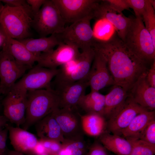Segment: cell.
<instances>
[{"mask_svg": "<svg viewBox=\"0 0 155 155\" xmlns=\"http://www.w3.org/2000/svg\"><path fill=\"white\" fill-rule=\"evenodd\" d=\"M129 95L128 92L116 85L105 95V105L102 116L108 119L123 105Z\"/></svg>", "mask_w": 155, "mask_h": 155, "instance_id": "7402d4cb", "label": "cell"}, {"mask_svg": "<svg viewBox=\"0 0 155 155\" xmlns=\"http://www.w3.org/2000/svg\"><path fill=\"white\" fill-rule=\"evenodd\" d=\"M92 46L105 60L115 85L128 92L149 69L148 65L134 54L117 33L107 41L96 39Z\"/></svg>", "mask_w": 155, "mask_h": 155, "instance_id": "6da1fadb", "label": "cell"}, {"mask_svg": "<svg viewBox=\"0 0 155 155\" xmlns=\"http://www.w3.org/2000/svg\"><path fill=\"white\" fill-rule=\"evenodd\" d=\"M46 152L42 143L39 141L38 142L33 149L31 155H38Z\"/></svg>", "mask_w": 155, "mask_h": 155, "instance_id": "b9f144b4", "label": "cell"}, {"mask_svg": "<svg viewBox=\"0 0 155 155\" xmlns=\"http://www.w3.org/2000/svg\"><path fill=\"white\" fill-rule=\"evenodd\" d=\"M38 155H54L53 154L50 153H49L47 152H44V153H43L42 154Z\"/></svg>", "mask_w": 155, "mask_h": 155, "instance_id": "c3c4849f", "label": "cell"}, {"mask_svg": "<svg viewBox=\"0 0 155 155\" xmlns=\"http://www.w3.org/2000/svg\"><path fill=\"white\" fill-rule=\"evenodd\" d=\"M126 139V138H125ZM130 143L131 149L129 155H154L155 145L140 139L126 138Z\"/></svg>", "mask_w": 155, "mask_h": 155, "instance_id": "f1b7e54d", "label": "cell"}, {"mask_svg": "<svg viewBox=\"0 0 155 155\" xmlns=\"http://www.w3.org/2000/svg\"><path fill=\"white\" fill-rule=\"evenodd\" d=\"M80 116L83 130L87 134L95 137L105 132L107 123L103 116L96 113H87Z\"/></svg>", "mask_w": 155, "mask_h": 155, "instance_id": "d4e9b609", "label": "cell"}, {"mask_svg": "<svg viewBox=\"0 0 155 155\" xmlns=\"http://www.w3.org/2000/svg\"><path fill=\"white\" fill-rule=\"evenodd\" d=\"M146 79L151 86L155 88V61L151 65L147 72Z\"/></svg>", "mask_w": 155, "mask_h": 155, "instance_id": "f35d334b", "label": "cell"}, {"mask_svg": "<svg viewBox=\"0 0 155 155\" xmlns=\"http://www.w3.org/2000/svg\"><path fill=\"white\" fill-rule=\"evenodd\" d=\"M92 16H89L65 27L61 33L57 34L61 42L82 50L92 46L96 39L90 24Z\"/></svg>", "mask_w": 155, "mask_h": 155, "instance_id": "8992f818", "label": "cell"}, {"mask_svg": "<svg viewBox=\"0 0 155 155\" xmlns=\"http://www.w3.org/2000/svg\"><path fill=\"white\" fill-rule=\"evenodd\" d=\"M10 143L16 151L31 155L32 151L39 141L33 134L19 127L7 125Z\"/></svg>", "mask_w": 155, "mask_h": 155, "instance_id": "ac0fdd59", "label": "cell"}, {"mask_svg": "<svg viewBox=\"0 0 155 155\" xmlns=\"http://www.w3.org/2000/svg\"><path fill=\"white\" fill-rule=\"evenodd\" d=\"M149 2L151 5L153 7L155 10V0H148Z\"/></svg>", "mask_w": 155, "mask_h": 155, "instance_id": "bcb514c9", "label": "cell"}, {"mask_svg": "<svg viewBox=\"0 0 155 155\" xmlns=\"http://www.w3.org/2000/svg\"><path fill=\"white\" fill-rule=\"evenodd\" d=\"M155 111L146 110L137 115L122 132L125 138L140 139L146 127L155 118Z\"/></svg>", "mask_w": 155, "mask_h": 155, "instance_id": "603a6c76", "label": "cell"}, {"mask_svg": "<svg viewBox=\"0 0 155 155\" xmlns=\"http://www.w3.org/2000/svg\"><path fill=\"white\" fill-rule=\"evenodd\" d=\"M95 53L93 46L82 50L77 57V63L73 69L69 73L63 77H55V84L72 83L86 78Z\"/></svg>", "mask_w": 155, "mask_h": 155, "instance_id": "2e32d148", "label": "cell"}, {"mask_svg": "<svg viewBox=\"0 0 155 155\" xmlns=\"http://www.w3.org/2000/svg\"><path fill=\"white\" fill-rule=\"evenodd\" d=\"M7 38L6 34L0 25V47L3 46Z\"/></svg>", "mask_w": 155, "mask_h": 155, "instance_id": "ee69618b", "label": "cell"}, {"mask_svg": "<svg viewBox=\"0 0 155 155\" xmlns=\"http://www.w3.org/2000/svg\"><path fill=\"white\" fill-rule=\"evenodd\" d=\"M95 38L98 40L106 41L110 39L115 33L113 25L105 19L98 20L93 30Z\"/></svg>", "mask_w": 155, "mask_h": 155, "instance_id": "83f0119b", "label": "cell"}, {"mask_svg": "<svg viewBox=\"0 0 155 155\" xmlns=\"http://www.w3.org/2000/svg\"><path fill=\"white\" fill-rule=\"evenodd\" d=\"M27 92L22 89H12L3 101V115L18 127L22 125L25 122Z\"/></svg>", "mask_w": 155, "mask_h": 155, "instance_id": "ba28073f", "label": "cell"}, {"mask_svg": "<svg viewBox=\"0 0 155 155\" xmlns=\"http://www.w3.org/2000/svg\"><path fill=\"white\" fill-rule=\"evenodd\" d=\"M80 53L76 47L61 42L55 49L49 53H41L37 65L49 69H57L76 58Z\"/></svg>", "mask_w": 155, "mask_h": 155, "instance_id": "5bb4252c", "label": "cell"}, {"mask_svg": "<svg viewBox=\"0 0 155 155\" xmlns=\"http://www.w3.org/2000/svg\"><path fill=\"white\" fill-rule=\"evenodd\" d=\"M105 101V95L99 91H91L81 98L78 106L87 113H96L102 116Z\"/></svg>", "mask_w": 155, "mask_h": 155, "instance_id": "484cf974", "label": "cell"}, {"mask_svg": "<svg viewBox=\"0 0 155 155\" xmlns=\"http://www.w3.org/2000/svg\"><path fill=\"white\" fill-rule=\"evenodd\" d=\"M65 23H72L89 16L93 13L96 0H52Z\"/></svg>", "mask_w": 155, "mask_h": 155, "instance_id": "52a82bcc", "label": "cell"}, {"mask_svg": "<svg viewBox=\"0 0 155 155\" xmlns=\"http://www.w3.org/2000/svg\"><path fill=\"white\" fill-rule=\"evenodd\" d=\"M4 7V5H3V3L0 0V16Z\"/></svg>", "mask_w": 155, "mask_h": 155, "instance_id": "7dc6e473", "label": "cell"}, {"mask_svg": "<svg viewBox=\"0 0 155 155\" xmlns=\"http://www.w3.org/2000/svg\"><path fill=\"white\" fill-rule=\"evenodd\" d=\"M95 51L94 59L86 78L91 91H99L106 86L115 85L105 60L100 54Z\"/></svg>", "mask_w": 155, "mask_h": 155, "instance_id": "9a60e30c", "label": "cell"}, {"mask_svg": "<svg viewBox=\"0 0 155 155\" xmlns=\"http://www.w3.org/2000/svg\"><path fill=\"white\" fill-rule=\"evenodd\" d=\"M39 141L42 144L46 152L54 155H58L62 148V144L57 141L40 139Z\"/></svg>", "mask_w": 155, "mask_h": 155, "instance_id": "d6a6232c", "label": "cell"}, {"mask_svg": "<svg viewBox=\"0 0 155 155\" xmlns=\"http://www.w3.org/2000/svg\"><path fill=\"white\" fill-rule=\"evenodd\" d=\"M59 108L58 96L51 88L28 91L25 121L23 128L27 130Z\"/></svg>", "mask_w": 155, "mask_h": 155, "instance_id": "7a4b0ae2", "label": "cell"}, {"mask_svg": "<svg viewBox=\"0 0 155 155\" xmlns=\"http://www.w3.org/2000/svg\"><path fill=\"white\" fill-rule=\"evenodd\" d=\"M18 40L30 51L38 57L42 53H48L52 51L55 46L61 42L57 34L36 39L28 38Z\"/></svg>", "mask_w": 155, "mask_h": 155, "instance_id": "44dd1931", "label": "cell"}, {"mask_svg": "<svg viewBox=\"0 0 155 155\" xmlns=\"http://www.w3.org/2000/svg\"><path fill=\"white\" fill-rule=\"evenodd\" d=\"M2 49L9 52L19 64L32 68L39 57L30 51L19 40L11 38L7 35Z\"/></svg>", "mask_w": 155, "mask_h": 155, "instance_id": "d6986e66", "label": "cell"}, {"mask_svg": "<svg viewBox=\"0 0 155 155\" xmlns=\"http://www.w3.org/2000/svg\"><path fill=\"white\" fill-rule=\"evenodd\" d=\"M55 85L54 90L59 97V108L74 110L89 86L87 78L72 83Z\"/></svg>", "mask_w": 155, "mask_h": 155, "instance_id": "7c38bea8", "label": "cell"}, {"mask_svg": "<svg viewBox=\"0 0 155 155\" xmlns=\"http://www.w3.org/2000/svg\"><path fill=\"white\" fill-rule=\"evenodd\" d=\"M33 17L28 5L19 7L5 5L0 16V25L9 37L20 40L30 36Z\"/></svg>", "mask_w": 155, "mask_h": 155, "instance_id": "3957f363", "label": "cell"}, {"mask_svg": "<svg viewBox=\"0 0 155 155\" xmlns=\"http://www.w3.org/2000/svg\"><path fill=\"white\" fill-rule=\"evenodd\" d=\"M93 19H105L114 27L118 36L124 42L131 24L132 17H127L122 13L113 10L104 0L99 1L93 13Z\"/></svg>", "mask_w": 155, "mask_h": 155, "instance_id": "4fadbf2b", "label": "cell"}, {"mask_svg": "<svg viewBox=\"0 0 155 155\" xmlns=\"http://www.w3.org/2000/svg\"><path fill=\"white\" fill-rule=\"evenodd\" d=\"M100 136V141L106 149L117 155H130L131 145L124 137L106 132Z\"/></svg>", "mask_w": 155, "mask_h": 155, "instance_id": "cb8c5ba5", "label": "cell"}, {"mask_svg": "<svg viewBox=\"0 0 155 155\" xmlns=\"http://www.w3.org/2000/svg\"><path fill=\"white\" fill-rule=\"evenodd\" d=\"M147 110L136 103L129 94L121 108L108 119L107 128L113 134L121 136L135 117Z\"/></svg>", "mask_w": 155, "mask_h": 155, "instance_id": "30bf717a", "label": "cell"}, {"mask_svg": "<svg viewBox=\"0 0 155 155\" xmlns=\"http://www.w3.org/2000/svg\"><path fill=\"white\" fill-rule=\"evenodd\" d=\"M123 42L134 54L148 65L155 61V46L141 17H132Z\"/></svg>", "mask_w": 155, "mask_h": 155, "instance_id": "277c9868", "label": "cell"}, {"mask_svg": "<svg viewBox=\"0 0 155 155\" xmlns=\"http://www.w3.org/2000/svg\"><path fill=\"white\" fill-rule=\"evenodd\" d=\"M87 155H108L106 149L100 144L96 142L89 147Z\"/></svg>", "mask_w": 155, "mask_h": 155, "instance_id": "74e56055", "label": "cell"}, {"mask_svg": "<svg viewBox=\"0 0 155 155\" xmlns=\"http://www.w3.org/2000/svg\"><path fill=\"white\" fill-rule=\"evenodd\" d=\"M19 65L9 52L2 49L0 52V79L3 78Z\"/></svg>", "mask_w": 155, "mask_h": 155, "instance_id": "4dcf8cb0", "label": "cell"}, {"mask_svg": "<svg viewBox=\"0 0 155 155\" xmlns=\"http://www.w3.org/2000/svg\"><path fill=\"white\" fill-rule=\"evenodd\" d=\"M129 7L132 9L135 17H141L146 7L148 0H126Z\"/></svg>", "mask_w": 155, "mask_h": 155, "instance_id": "e575fe53", "label": "cell"}, {"mask_svg": "<svg viewBox=\"0 0 155 155\" xmlns=\"http://www.w3.org/2000/svg\"><path fill=\"white\" fill-rule=\"evenodd\" d=\"M0 94H1L0 93Z\"/></svg>", "mask_w": 155, "mask_h": 155, "instance_id": "681fc988", "label": "cell"}, {"mask_svg": "<svg viewBox=\"0 0 155 155\" xmlns=\"http://www.w3.org/2000/svg\"><path fill=\"white\" fill-rule=\"evenodd\" d=\"M147 73L139 77L128 92L136 103L148 111H153L155 109V88L148 82Z\"/></svg>", "mask_w": 155, "mask_h": 155, "instance_id": "e0dca14e", "label": "cell"}, {"mask_svg": "<svg viewBox=\"0 0 155 155\" xmlns=\"http://www.w3.org/2000/svg\"><path fill=\"white\" fill-rule=\"evenodd\" d=\"M31 68L19 64L0 80V94L7 95L11 90L17 79L24 75L27 69Z\"/></svg>", "mask_w": 155, "mask_h": 155, "instance_id": "4316f807", "label": "cell"}, {"mask_svg": "<svg viewBox=\"0 0 155 155\" xmlns=\"http://www.w3.org/2000/svg\"><path fill=\"white\" fill-rule=\"evenodd\" d=\"M140 139L155 145V119L149 123Z\"/></svg>", "mask_w": 155, "mask_h": 155, "instance_id": "836d02e7", "label": "cell"}, {"mask_svg": "<svg viewBox=\"0 0 155 155\" xmlns=\"http://www.w3.org/2000/svg\"><path fill=\"white\" fill-rule=\"evenodd\" d=\"M35 124L37 135L40 139L54 140L62 144L65 141L60 126L52 113Z\"/></svg>", "mask_w": 155, "mask_h": 155, "instance_id": "ffe728a7", "label": "cell"}, {"mask_svg": "<svg viewBox=\"0 0 155 155\" xmlns=\"http://www.w3.org/2000/svg\"><path fill=\"white\" fill-rule=\"evenodd\" d=\"M7 155H28L14 150H9Z\"/></svg>", "mask_w": 155, "mask_h": 155, "instance_id": "f6af8a7d", "label": "cell"}, {"mask_svg": "<svg viewBox=\"0 0 155 155\" xmlns=\"http://www.w3.org/2000/svg\"><path fill=\"white\" fill-rule=\"evenodd\" d=\"M8 133L6 127L0 132V155H7L9 151L7 146Z\"/></svg>", "mask_w": 155, "mask_h": 155, "instance_id": "8d00e7d4", "label": "cell"}, {"mask_svg": "<svg viewBox=\"0 0 155 155\" xmlns=\"http://www.w3.org/2000/svg\"><path fill=\"white\" fill-rule=\"evenodd\" d=\"M155 10L148 0L146 9L142 18L146 29L151 35L153 44L155 46Z\"/></svg>", "mask_w": 155, "mask_h": 155, "instance_id": "1f68e13d", "label": "cell"}, {"mask_svg": "<svg viewBox=\"0 0 155 155\" xmlns=\"http://www.w3.org/2000/svg\"><path fill=\"white\" fill-rule=\"evenodd\" d=\"M75 111L59 108L52 113L60 126L65 141L83 139L81 115Z\"/></svg>", "mask_w": 155, "mask_h": 155, "instance_id": "8fae6325", "label": "cell"}, {"mask_svg": "<svg viewBox=\"0 0 155 155\" xmlns=\"http://www.w3.org/2000/svg\"><path fill=\"white\" fill-rule=\"evenodd\" d=\"M9 121L4 116L0 115V132L6 127Z\"/></svg>", "mask_w": 155, "mask_h": 155, "instance_id": "7bdbcfd3", "label": "cell"}, {"mask_svg": "<svg viewBox=\"0 0 155 155\" xmlns=\"http://www.w3.org/2000/svg\"><path fill=\"white\" fill-rule=\"evenodd\" d=\"M46 0H27L34 16L39 11Z\"/></svg>", "mask_w": 155, "mask_h": 155, "instance_id": "ab89813d", "label": "cell"}, {"mask_svg": "<svg viewBox=\"0 0 155 155\" xmlns=\"http://www.w3.org/2000/svg\"><path fill=\"white\" fill-rule=\"evenodd\" d=\"M62 144L69 155H87L89 148L83 139L65 140Z\"/></svg>", "mask_w": 155, "mask_h": 155, "instance_id": "f546056e", "label": "cell"}, {"mask_svg": "<svg viewBox=\"0 0 155 155\" xmlns=\"http://www.w3.org/2000/svg\"><path fill=\"white\" fill-rule=\"evenodd\" d=\"M113 10L122 13L125 10H129V7L126 0H104Z\"/></svg>", "mask_w": 155, "mask_h": 155, "instance_id": "d590c367", "label": "cell"}, {"mask_svg": "<svg viewBox=\"0 0 155 155\" xmlns=\"http://www.w3.org/2000/svg\"><path fill=\"white\" fill-rule=\"evenodd\" d=\"M1 1L5 5L11 7H19L28 5L24 0H2Z\"/></svg>", "mask_w": 155, "mask_h": 155, "instance_id": "60d3db41", "label": "cell"}, {"mask_svg": "<svg viewBox=\"0 0 155 155\" xmlns=\"http://www.w3.org/2000/svg\"><path fill=\"white\" fill-rule=\"evenodd\" d=\"M59 72V69H49L37 65L16 82L12 89H20L28 92L51 88V81Z\"/></svg>", "mask_w": 155, "mask_h": 155, "instance_id": "9c48e42d", "label": "cell"}, {"mask_svg": "<svg viewBox=\"0 0 155 155\" xmlns=\"http://www.w3.org/2000/svg\"><path fill=\"white\" fill-rule=\"evenodd\" d=\"M65 23L52 0H46L33 17L32 26L41 37L62 33Z\"/></svg>", "mask_w": 155, "mask_h": 155, "instance_id": "5b68a950", "label": "cell"}]
</instances>
